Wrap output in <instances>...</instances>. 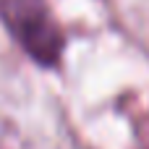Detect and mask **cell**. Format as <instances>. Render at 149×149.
<instances>
[{"mask_svg":"<svg viewBox=\"0 0 149 149\" xmlns=\"http://www.w3.org/2000/svg\"><path fill=\"white\" fill-rule=\"evenodd\" d=\"M0 24L34 65L60 68L68 39L50 0H0Z\"/></svg>","mask_w":149,"mask_h":149,"instance_id":"obj_1","label":"cell"}]
</instances>
